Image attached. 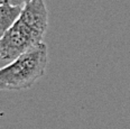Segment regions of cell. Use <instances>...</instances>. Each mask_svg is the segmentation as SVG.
<instances>
[{
  "mask_svg": "<svg viewBox=\"0 0 130 129\" xmlns=\"http://www.w3.org/2000/svg\"><path fill=\"white\" fill-rule=\"evenodd\" d=\"M21 10H23L21 6H8V5L0 6V38L19 19Z\"/></svg>",
  "mask_w": 130,
  "mask_h": 129,
  "instance_id": "obj_4",
  "label": "cell"
},
{
  "mask_svg": "<svg viewBox=\"0 0 130 129\" xmlns=\"http://www.w3.org/2000/svg\"><path fill=\"white\" fill-rule=\"evenodd\" d=\"M29 1H30V0H24V2H25V5H26V4H28Z\"/></svg>",
  "mask_w": 130,
  "mask_h": 129,
  "instance_id": "obj_6",
  "label": "cell"
},
{
  "mask_svg": "<svg viewBox=\"0 0 130 129\" xmlns=\"http://www.w3.org/2000/svg\"><path fill=\"white\" fill-rule=\"evenodd\" d=\"M1 5H8V6H25L24 0H0V6Z\"/></svg>",
  "mask_w": 130,
  "mask_h": 129,
  "instance_id": "obj_5",
  "label": "cell"
},
{
  "mask_svg": "<svg viewBox=\"0 0 130 129\" xmlns=\"http://www.w3.org/2000/svg\"><path fill=\"white\" fill-rule=\"evenodd\" d=\"M43 35L30 25L19 19L0 38V58L13 61L18 56L43 43Z\"/></svg>",
  "mask_w": 130,
  "mask_h": 129,
  "instance_id": "obj_2",
  "label": "cell"
},
{
  "mask_svg": "<svg viewBox=\"0 0 130 129\" xmlns=\"http://www.w3.org/2000/svg\"><path fill=\"white\" fill-rule=\"evenodd\" d=\"M20 18L44 36L48 25V11L44 0H30L23 7Z\"/></svg>",
  "mask_w": 130,
  "mask_h": 129,
  "instance_id": "obj_3",
  "label": "cell"
},
{
  "mask_svg": "<svg viewBox=\"0 0 130 129\" xmlns=\"http://www.w3.org/2000/svg\"><path fill=\"white\" fill-rule=\"evenodd\" d=\"M47 63V46L40 43L0 69V90L21 91L31 88L44 75Z\"/></svg>",
  "mask_w": 130,
  "mask_h": 129,
  "instance_id": "obj_1",
  "label": "cell"
}]
</instances>
